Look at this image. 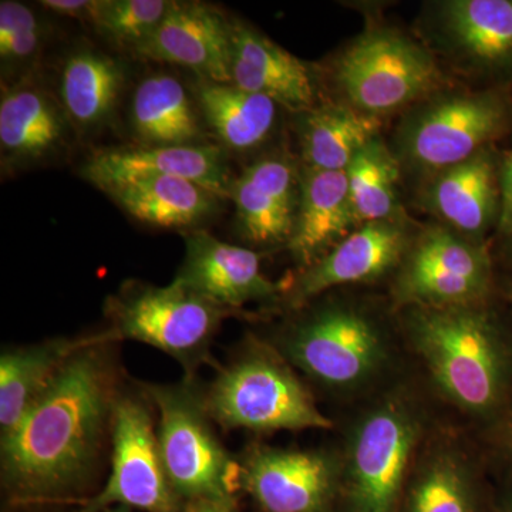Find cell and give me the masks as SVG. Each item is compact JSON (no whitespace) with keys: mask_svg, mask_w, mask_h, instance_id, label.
I'll use <instances>...</instances> for the list:
<instances>
[{"mask_svg":"<svg viewBox=\"0 0 512 512\" xmlns=\"http://www.w3.org/2000/svg\"><path fill=\"white\" fill-rule=\"evenodd\" d=\"M126 73L119 60L99 50L80 49L67 57L60 73V104L73 128L87 133L113 116Z\"/></svg>","mask_w":512,"mask_h":512,"instance_id":"obj_27","label":"cell"},{"mask_svg":"<svg viewBox=\"0 0 512 512\" xmlns=\"http://www.w3.org/2000/svg\"><path fill=\"white\" fill-rule=\"evenodd\" d=\"M83 177L101 191L147 177H177L208 188L229 200L232 180L224 148L194 146H138L107 148L83 165Z\"/></svg>","mask_w":512,"mask_h":512,"instance_id":"obj_18","label":"cell"},{"mask_svg":"<svg viewBox=\"0 0 512 512\" xmlns=\"http://www.w3.org/2000/svg\"><path fill=\"white\" fill-rule=\"evenodd\" d=\"M109 342L144 343L170 356L185 379H200L204 367H217L212 346L225 320L239 313L208 301L177 278L167 286L127 281L104 302Z\"/></svg>","mask_w":512,"mask_h":512,"instance_id":"obj_6","label":"cell"},{"mask_svg":"<svg viewBox=\"0 0 512 512\" xmlns=\"http://www.w3.org/2000/svg\"><path fill=\"white\" fill-rule=\"evenodd\" d=\"M501 478V491L495 494L493 512H512V468H491Z\"/></svg>","mask_w":512,"mask_h":512,"instance_id":"obj_38","label":"cell"},{"mask_svg":"<svg viewBox=\"0 0 512 512\" xmlns=\"http://www.w3.org/2000/svg\"><path fill=\"white\" fill-rule=\"evenodd\" d=\"M39 28H43V23L29 6L12 0L0 3V43L18 33Z\"/></svg>","mask_w":512,"mask_h":512,"instance_id":"obj_33","label":"cell"},{"mask_svg":"<svg viewBox=\"0 0 512 512\" xmlns=\"http://www.w3.org/2000/svg\"><path fill=\"white\" fill-rule=\"evenodd\" d=\"M301 197V170L284 156H266L232 180L229 200L241 238L251 247L288 245Z\"/></svg>","mask_w":512,"mask_h":512,"instance_id":"obj_20","label":"cell"},{"mask_svg":"<svg viewBox=\"0 0 512 512\" xmlns=\"http://www.w3.org/2000/svg\"><path fill=\"white\" fill-rule=\"evenodd\" d=\"M382 119L346 103L315 106L299 114L298 134L305 167L346 171L353 158L379 137Z\"/></svg>","mask_w":512,"mask_h":512,"instance_id":"obj_28","label":"cell"},{"mask_svg":"<svg viewBox=\"0 0 512 512\" xmlns=\"http://www.w3.org/2000/svg\"><path fill=\"white\" fill-rule=\"evenodd\" d=\"M333 82L353 109L383 119L444 86L429 47L392 28L366 29L333 63Z\"/></svg>","mask_w":512,"mask_h":512,"instance_id":"obj_9","label":"cell"},{"mask_svg":"<svg viewBox=\"0 0 512 512\" xmlns=\"http://www.w3.org/2000/svg\"><path fill=\"white\" fill-rule=\"evenodd\" d=\"M173 0H103L94 29L107 42L136 53L153 35Z\"/></svg>","mask_w":512,"mask_h":512,"instance_id":"obj_31","label":"cell"},{"mask_svg":"<svg viewBox=\"0 0 512 512\" xmlns=\"http://www.w3.org/2000/svg\"><path fill=\"white\" fill-rule=\"evenodd\" d=\"M443 414L416 369L365 402L332 414L340 456L335 512H399L414 457Z\"/></svg>","mask_w":512,"mask_h":512,"instance_id":"obj_4","label":"cell"},{"mask_svg":"<svg viewBox=\"0 0 512 512\" xmlns=\"http://www.w3.org/2000/svg\"><path fill=\"white\" fill-rule=\"evenodd\" d=\"M504 154L495 146L427 178L424 208L446 227L477 241L497 231L503 207Z\"/></svg>","mask_w":512,"mask_h":512,"instance_id":"obj_17","label":"cell"},{"mask_svg":"<svg viewBox=\"0 0 512 512\" xmlns=\"http://www.w3.org/2000/svg\"><path fill=\"white\" fill-rule=\"evenodd\" d=\"M121 343L84 335L52 384L0 440V480L13 504L86 501L111 451L114 409L130 377Z\"/></svg>","mask_w":512,"mask_h":512,"instance_id":"obj_1","label":"cell"},{"mask_svg":"<svg viewBox=\"0 0 512 512\" xmlns=\"http://www.w3.org/2000/svg\"><path fill=\"white\" fill-rule=\"evenodd\" d=\"M157 410L143 382L128 380L114 409L110 476L82 512L120 505L146 512H183L185 501L165 470L158 441Z\"/></svg>","mask_w":512,"mask_h":512,"instance_id":"obj_11","label":"cell"},{"mask_svg":"<svg viewBox=\"0 0 512 512\" xmlns=\"http://www.w3.org/2000/svg\"><path fill=\"white\" fill-rule=\"evenodd\" d=\"M512 133V87L444 90L414 104L397 127L394 156L431 177Z\"/></svg>","mask_w":512,"mask_h":512,"instance_id":"obj_7","label":"cell"},{"mask_svg":"<svg viewBox=\"0 0 512 512\" xmlns=\"http://www.w3.org/2000/svg\"><path fill=\"white\" fill-rule=\"evenodd\" d=\"M491 478L476 434L443 414L414 457L399 512H485Z\"/></svg>","mask_w":512,"mask_h":512,"instance_id":"obj_12","label":"cell"},{"mask_svg":"<svg viewBox=\"0 0 512 512\" xmlns=\"http://www.w3.org/2000/svg\"><path fill=\"white\" fill-rule=\"evenodd\" d=\"M359 227L346 171L316 170L303 165L298 214L286 245L296 271L315 264Z\"/></svg>","mask_w":512,"mask_h":512,"instance_id":"obj_22","label":"cell"},{"mask_svg":"<svg viewBox=\"0 0 512 512\" xmlns=\"http://www.w3.org/2000/svg\"><path fill=\"white\" fill-rule=\"evenodd\" d=\"M255 325H264L255 332L291 363L332 414L389 389L414 369L389 296L336 289Z\"/></svg>","mask_w":512,"mask_h":512,"instance_id":"obj_2","label":"cell"},{"mask_svg":"<svg viewBox=\"0 0 512 512\" xmlns=\"http://www.w3.org/2000/svg\"><path fill=\"white\" fill-rule=\"evenodd\" d=\"M83 336L6 346L0 353V440L10 436L35 406Z\"/></svg>","mask_w":512,"mask_h":512,"instance_id":"obj_24","label":"cell"},{"mask_svg":"<svg viewBox=\"0 0 512 512\" xmlns=\"http://www.w3.org/2000/svg\"><path fill=\"white\" fill-rule=\"evenodd\" d=\"M387 296L396 311L493 301L498 271L488 242L444 224L421 229L390 279Z\"/></svg>","mask_w":512,"mask_h":512,"instance_id":"obj_10","label":"cell"},{"mask_svg":"<svg viewBox=\"0 0 512 512\" xmlns=\"http://www.w3.org/2000/svg\"><path fill=\"white\" fill-rule=\"evenodd\" d=\"M205 406L218 429L255 436L281 431H333L309 384L254 329L248 330L210 383H202Z\"/></svg>","mask_w":512,"mask_h":512,"instance_id":"obj_5","label":"cell"},{"mask_svg":"<svg viewBox=\"0 0 512 512\" xmlns=\"http://www.w3.org/2000/svg\"><path fill=\"white\" fill-rule=\"evenodd\" d=\"M231 83L301 114L316 106L318 83L311 67L247 23L232 20Z\"/></svg>","mask_w":512,"mask_h":512,"instance_id":"obj_21","label":"cell"},{"mask_svg":"<svg viewBox=\"0 0 512 512\" xmlns=\"http://www.w3.org/2000/svg\"><path fill=\"white\" fill-rule=\"evenodd\" d=\"M491 468H512V399L497 423L478 437Z\"/></svg>","mask_w":512,"mask_h":512,"instance_id":"obj_32","label":"cell"},{"mask_svg":"<svg viewBox=\"0 0 512 512\" xmlns=\"http://www.w3.org/2000/svg\"><path fill=\"white\" fill-rule=\"evenodd\" d=\"M195 100L202 120L228 150L259 147L274 130L278 104L235 84L200 79Z\"/></svg>","mask_w":512,"mask_h":512,"instance_id":"obj_29","label":"cell"},{"mask_svg":"<svg viewBox=\"0 0 512 512\" xmlns=\"http://www.w3.org/2000/svg\"><path fill=\"white\" fill-rule=\"evenodd\" d=\"M231 23L208 3L173 0L163 22L134 55L187 67L200 79L231 83Z\"/></svg>","mask_w":512,"mask_h":512,"instance_id":"obj_19","label":"cell"},{"mask_svg":"<svg viewBox=\"0 0 512 512\" xmlns=\"http://www.w3.org/2000/svg\"><path fill=\"white\" fill-rule=\"evenodd\" d=\"M413 367L448 419L477 437L512 399V313L500 298L397 311Z\"/></svg>","mask_w":512,"mask_h":512,"instance_id":"obj_3","label":"cell"},{"mask_svg":"<svg viewBox=\"0 0 512 512\" xmlns=\"http://www.w3.org/2000/svg\"><path fill=\"white\" fill-rule=\"evenodd\" d=\"M106 194L144 224L192 231L220 210L222 201L208 188L177 177L138 178L110 188Z\"/></svg>","mask_w":512,"mask_h":512,"instance_id":"obj_25","label":"cell"},{"mask_svg":"<svg viewBox=\"0 0 512 512\" xmlns=\"http://www.w3.org/2000/svg\"><path fill=\"white\" fill-rule=\"evenodd\" d=\"M429 16L441 55L485 87H512V0H444Z\"/></svg>","mask_w":512,"mask_h":512,"instance_id":"obj_16","label":"cell"},{"mask_svg":"<svg viewBox=\"0 0 512 512\" xmlns=\"http://www.w3.org/2000/svg\"><path fill=\"white\" fill-rule=\"evenodd\" d=\"M239 488L261 512H335L340 478L333 439L311 448L254 440L237 454Z\"/></svg>","mask_w":512,"mask_h":512,"instance_id":"obj_13","label":"cell"},{"mask_svg":"<svg viewBox=\"0 0 512 512\" xmlns=\"http://www.w3.org/2000/svg\"><path fill=\"white\" fill-rule=\"evenodd\" d=\"M184 239L178 281L248 322H264L278 312L285 284L266 278L258 251L228 244L202 229L187 232Z\"/></svg>","mask_w":512,"mask_h":512,"instance_id":"obj_15","label":"cell"},{"mask_svg":"<svg viewBox=\"0 0 512 512\" xmlns=\"http://www.w3.org/2000/svg\"><path fill=\"white\" fill-rule=\"evenodd\" d=\"M238 507V497L198 498L187 501L183 512H235Z\"/></svg>","mask_w":512,"mask_h":512,"instance_id":"obj_37","label":"cell"},{"mask_svg":"<svg viewBox=\"0 0 512 512\" xmlns=\"http://www.w3.org/2000/svg\"><path fill=\"white\" fill-rule=\"evenodd\" d=\"M72 127L60 101L29 79L3 89L0 99V150L3 165L36 163L66 143Z\"/></svg>","mask_w":512,"mask_h":512,"instance_id":"obj_23","label":"cell"},{"mask_svg":"<svg viewBox=\"0 0 512 512\" xmlns=\"http://www.w3.org/2000/svg\"><path fill=\"white\" fill-rule=\"evenodd\" d=\"M201 119L197 100L177 77L154 73L138 83L130 123L141 146L202 144Z\"/></svg>","mask_w":512,"mask_h":512,"instance_id":"obj_26","label":"cell"},{"mask_svg":"<svg viewBox=\"0 0 512 512\" xmlns=\"http://www.w3.org/2000/svg\"><path fill=\"white\" fill-rule=\"evenodd\" d=\"M46 40V28L28 30L0 43V59L3 64L23 63L35 57Z\"/></svg>","mask_w":512,"mask_h":512,"instance_id":"obj_34","label":"cell"},{"mask_svg":"<svg viewBox=\"0 0 512 512\" xmlns=\"http://www.w3.org/2000/svg\"><path fill=\"white\" fill-rule=\"evenodd\" d=\"M416 235L404 217L360 225L315 264L282 279L285 292L275 315L336 289L390 282Z\"/></svg>","mask_w":512,"mask_h":512,"instance_id":"obj_14","label":"cell"},{"mask_svg":"<svg viewBox=\"0 0 512 512\" xmlns=\"http://www.w3.org/2000/svg\"><path fill=\"white\" fill-rule=\"evenodd\" d=\"M117 512H124V511H117Z\"/></svg>","mask_w":512,"mask_h":512,"instance_id":"obj_41","label":"cell"},{"mask_svg":"<svg viewBox=\"0 0 512 512\" xmlns=\"http://www.w3.org/2000/svg\"><path fill=\"white\" fill-rule=\"evenodd\" d=\"M498 298L512 313V271L504 274L498 272Z\"/></svg>","mask_w":512,"mask_h":512,"instance_id":"obj_39","label":"cell"},{"mask_svg":"<svg viewBox=\"0 0 512 512\" xmlns=\"http://www.w3.org/2000/svg\"><path fill=\"white\" fill-rule=\"evenodd\" d=\"M507 251L510 252L511 258H512V242H511V244L507 245Z\"/></svg>","mask_w":512,"mask_h":512,"instance_id":"obj_40","label":"cell"},{"mask_svg":"<svg viewBox=\"0 0 512 512\" xmlns=\"http://www.w3.org/2000/svg\"><path fill=\"white\" fill-rule=\"evenodd\" d=\"M501 185H503V207H501L497 235L508 245L512 242V147L507 154H504Z\"/></svg>","mask_w":512,"mask_h":512,"instance_id":"obj_36","label":"cell"},{"mask_svg":"<svg viewBox=\"0 0 512 512\" xmlns=\"http://www.w3.org/2000/svg\"><path fill=\"white\" fill-rule=\"evenodd\" d=\"M400 165L393 150L380 140L370 141L350 163L349 194L359 225L402 218L397 183Z\"/></svg>","mask_w":512,"mask_h":512,"instance_id":"obj_30","label":"cell"},{"mask_svg":"<svg viewBox=\"0 0 512 512\" xmlns=\"http://www.w3.org/2000/svg\"><path fill=\"white\" fill-rule=\"evenodd\" d=\"M40 5L57 15L83 20L93 26L103 6V0H42Z\"/></svg>","mask_w":512,"mask_h":512,"instance_id":"obj_35","label":"cell"},{"mask_svg":"<svg viewBox=\"0 0 512 512\" xmlns=\"http://www.w3.org/2000/svg\"><path fill=\"white\" fill-rule=\"evenodd\" d=\"M143 384L157 410L161 454L177 494L185 503L238 497V457L222 443L205 406L201 380Z\"/></svg>","mask_w":512,"mask_h":512,"instance_id":"obj_8","label":"cell"}]
</instances>
